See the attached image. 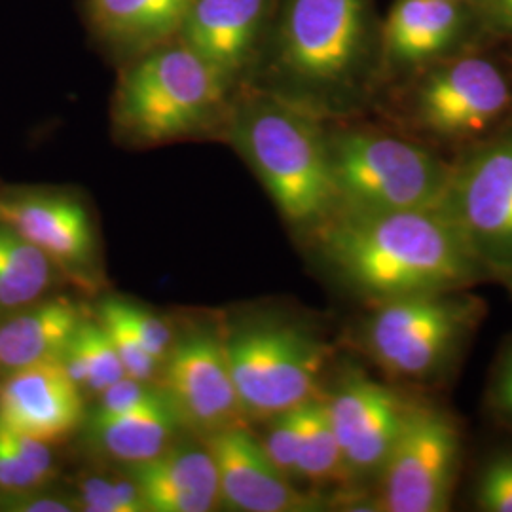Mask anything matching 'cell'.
<instances>
[{"label": "cell", "mask_w": 512, "mask_h": 512, "mask_svg": "<svg viewBox=\"0 0 512 512\" xmlns=\"http://www.w3.org/2000/svg\"><path fill=\"white\" fill-rule=\"evenodd\" d=\"M310 234L334 277L370 306L486 281L442 207L336 211Z\"/></svg>", "instance_id": "cell-1"}, {"label": "cell", "mask_w": 512, "mask_h": 512, "mask_svg": "<svg viewBox=\"0 0 512 512\" xmlns=\"http://www.w3.org/2000/svg\"><path fill=\"white\" fill-rule=\"evenodd\" d=\"M486 302L467 291L420 294L370 306L359 346L389 382L403 389H437L463 363Z\"/></svg>", "instance_id": "cell-2"}, {"label": "cell", "mask_w": 512, "mask_h": 512, "mask_svg": "<svg viewBox=\"0 0 512 512\" xmlns=\"http://www.w3.org/2000/svg\"><path fill=\"white\" fill-rule=\"evenodd\" d=\"M236 139L291 226L311 232L336 213L329 137L308 110L275 97L256 99L241 112Z\"/></svg>", "instance_id": "cell-3"}, {"label": "cell", "mask_w": 512, "mask_h": 512, "mask_svg": "<svg viewBox=\"0 0 512 512\" xmlns=\"http://www.w3.org/2000/svg\"><path fill=\"white\" fill-rule=\"evenodd\" d=\"M329 145L336 211L435 209L444 202L452 167L420 143L355 129L329 137Z\"/></svg>", "instance_id": "cell-4"}, {"label": "cell", "mask_w": 512, "mask_h": 512, "mask_svg": "<svg viewBox=\"0 0 512 512\" xmlns=\"http://www.w3.org/2000/svg\"><path fill=\"white\" fill-rule=\"evenodd\" d=\"M230 372L247 421H268L321 395L332 348L296 319H262L224 338Z\"/></svg>", "instance_id": "cell-5"}, {"label": "cell", "mask_w": 512, "mask_h": 512, "mask_svg": "<svg viewBox=\"0 0 512 512\" xmlns=\"http://www.w3.org/2000/svg\"><path fill=\"white\" fill-rule=\"evenodd\" d=\"M370 0H285L277 27V65L315 93L355 86L370 65Z\"/></svg>", "instance_id": "cell-6"}, {"label": "cell", "mask_w": 512, "mask_h": 512, "mask_svg": "<svg viewBox=\"0 0 512 512\" xmlns=\"http://www.w3.org/2000/svg\"><path fill=\"white\" fill-rule=\"evenodd\" d=\"M226 86L183 42L154 50L122 78L116 122L135 141H173L202 128Z\"/></svg>", "instance_id": "cell-7"}, {"label": "cell", "mask_w": 512, "mask_h": 512, "mask_svg": "<svg viewBox=\"0 0 512 512\" xmlns=\"http://www.w3.org/2000/svg\"><path fill=\"white\" fill-rule=\"evenodd\" d=\"M440 207L486 281L512 294V120L452 167Z\"/></svg>", "instance_id": "cell-8"}, {"label": "cell", "mask_w": 512, "mask_h": 512, "mask_svg": "<svg viewBox=\"0 0 512 512\" xmlns=\"http://www.w3.org/2000/svg\"><path fill=\"white\" fill-rule=\"evenodd\" d=\"M461 454V431L452 414L437 404L414 399L403 431L376 480L380 511H450Z\"/></svg>", "instance_id": "cell-9"}, {"label": "cell", "mask_w": 512, "mask_h": 512, "mask_svg": "<svg viewBox=\"0 0 512 512\" xmlns=\"http://www.w3.org/2000/svg\"><path fill=\"white\" fill-rule=\"evenodd\" d=\"M512 109V86L486 57L444 63L421 80L412 116L418 128L450 143L486 137Z\"/></svg>", "instance_id": "cell-10"}, {"label": "cell", "mask_w": 512, "mask_h": 512, "mask_svg": "<svg viewBox=\"0 0 512 512\" xmlns=\"http://www.w3.org/2000/svg\"><path fill=\"white\" fill-rule=\"evenodd\" d=\"M349 482H376L416 397L349 368L323 395Z\"/></svg>", "instance_id": "cell-11"}, {"label": "cell", "mask_w": 512, "mask_h": 512, "mask_svg": "<svg viewBox=\"0 0 512 512\" xmlns=\"http://www.w3.org/2000/svg\"><path fill=\"white\" fill-rule=\"evenodd\" d=\"M160 378L162 391L184 429L200 439L247 427L224 340L217 334L196 330L177 338Z\"/></svg>", "instance_id": "cell-12"}, {"label": "cell", "mask_w": 512, "mask_h": 512, "mask_svg": "<svg viewBox=\"0 0 512 512\" xmlns=\"http://www.w3.org/2000/svg\"><path fill=\"white\" fill-rule=\"evenodd\" d=\"M0 421L57 446L86 421L84 393L57 359L6 372L0 380Z\"/></svg>", "instance_id": "cell-13"}, {"label": "cell", "mask_w": 512, "mask_h": 512, "mask_svg": "<svg viewBox=\"0 0 512 512\" xmlns=\"http://www.w3.org/2000/svg\"><path fill=\"white\" fill-rule=\"evenodd\" d=\"M219 473L222 505L241 512L317 511L319 501L296 488L266 456L247 427L202 439Z\"/></svg>", "instance_id": "cell-14"}, {"label": "cell", "mask_w": 512, "mask_h": 512, "mask_svg": "<svg viewBox=\"0 0 512 512\" xmlns=\"http://www.w3.org/2000/svg\"><path fill=\"white\" fill-rule=\"evenodd\" d=\"M0 222L38 247L57 270L84 275L95 264L97 241L90 213L67 194H0Z\"/></svg>", "instance_id": "cell-15"}, {"label": "cell", "mask_w": 512, "mask_h": 512, "mask_svg": "<svg viewBox=\"0 0 512 512\" xmlns=\"http://www.w3.org/2000/svg\"><path fill=\"white\" fill-rule=\"evenodd\" d=\"M272 0H190L181 42L228 84L255 52Z\"/></svg>", "instance_id": "cell-16"}, {"label": "cell", "mask_w": 512, "mask_h": 512, "mask_svg": "<svg viewBox=\"0 0 512 512\" xmlns=\"http://www.w3.org/2000/svg\"><path fill=\"white\" fill-rule=\"evenodd\" d=\"M175 442L145 463L128 467L147 512H211L222 505L219 473L207 444Z\"/></svg>", "instance_id": "cell-17"}, {"label": "cell", "mask_w": 512, "mask_h": 512, "mask_svg": "<svg viewBox=\"0 0 512 512\" xmlns=\"http://www.w3.org/2000/svg\"><path fill=\"white\" fill-rule=\"evenodd\" d=\"M86 427L101 454L128 467L160 456L184 429L162 387H154L143 403L128 410L114 414L93 410Z\"/></svg>", "instance_id": "cell-18"}, {"label": "cell", "mask_w": 512, "mask_h": 512, "mask_svg": "<svg viewBox=\"0 0 512 512\" xmlns=\"http://www.w3.org/2000/svg\"><path fill=\"white\" fill-rule=\"evenodd\" d=\"M84 317L82 308L65 296H44L0 315V372L57 359Z\"/></svg>", "instance_id": "cell-19"}, {"label": "cell", "mask_w": 512, "mask_h": 512, "mask_svg": "<svg viewBox=\"0 0 512 512\" xmlns=\"http://www.w3.org/2000/svg\"><path fill=\"white\" fill-rule=\"evenodd\" d=\"M458 0H397L385 23V54L399 65H418L446 54L463 33Z\"/></svg>", "instance_id": "cell-20"}, {"label": "cell", "mask_w": 512, "mask_h": 512, "mask_svg": "<svg viewBox=\"0 0 512 512\" xmlns=\"http://www.w3.org/2000/svg\"><path fill=\"white\" fill-rule=\"evenodd\" d=\"M190 0H90L97 31L122 46H150L181 29Z\"/></svg>", "instance_id": "cell-21"}, {"label": "cell", "mask_w": 512, "mask_h": 512, "mask_svg": "<svg viewBox=\"0 0 512 512\" xmlns=\"http://www.w3.org/2000/svg\"><path fill=\"white\" fill-rule=\"evenodd\" d=\"M55 274L57 266L48 256L0 222V315L42 300Z\"/></svg>", "instance_id": "cell-22"}, {"label": "cell", "mask_w": 512, "mask_h": 512, "mask_svg": "<svg viewBox=\"0 0 512 512\" xmlns=\"http://www.w3.org/2000/svg\"><path fill=\"white\" fill-rule=\"evenodd\" d=\"M296 475L310 484L349 482L323 393L298 406Z\"/></svg>", "instance_id": "cell-23"}, {"label": "cell", "mask_w": 512, "mask_h": 512, "mask_svg": "<svg viewBox=\"0 0 512 512\" xmlns=\"http://www.w3.org/2000/svg\"><path fill=\"white\" fill-rule=\"evenodd\" d=\"M57 361L84 395L97 397L109 385L128 376L109 332L99 319L93 321L90 317L82 319Z\"/></svg>", "instance_id": "cell-24"}, {"label": "cell", "mask_w": 512, "mask_h": 512, "mask_svg": "<svg viewBox=\"0 0 512 512\" xmlns=\"http://www.w3.org/2000/svg\"><path fill=\"white\" fill-rule=\"evenodd\" d=\"M76 505L84 512H147L131 476H82L76 486Z\"/></svg>", "instance_id": "cell-25"}, {"label": "cell", "mask_w": 512, "mask_h": 512, "mask_svg": "<svg viewBox=\"0 0 512 512\" xmlns=\"http://www.w3.org/2000/svg\"><path fill=\"white\" fill-rule=\"evenodd\" d=\"M97 319L109 332L110 340L120 355V361L124 365L126 374L135 380L154 384L158 380V376L162 374V363H158L147 349L143 348V344L139 342L135 332L120 315V311L114 304V298L99 304Z\"/></svg>", "instance_id": "cell-26"}, {"label": "cell", "mask_w": 512, "mask_h": 512, "mask_svg": "<svg viewBox=\"0 0 512 512\" xmlns=\"http://www.w3.org/2000/svg\"><path fill=\"white\" fill-rule=\"evenodd\" d=\"M471 501L476 511L512 512V450L488 454L476 471Z\"/></svg>", "instance_id": "cell-27"}, {"label": "cell", "mask_w": 512, "mask_h": 512, "mask_svg": "<svg viewBox=\"0 0 512 512\" xmlns=\"http://www.w3.org/2000/svg\"><path fill=\"white\" fill-rule=\"evenodd\" d=\"M484 406L499 427L512 433V334L495 351L484 391Z\"/></svg>", "instance_id": "cell-28"}, {"label": "cell", "mask_w": 512, "mask_h": 512, "mask_svg": "<svg viewBox=\"0 0 512 512\" xmlns=\"http://www.w3.org/2000/svg\"><path fill=\"white\" fill-rule=\"evenodd\" d=\"M46 480L29 467L19 454L8 427L0 421V501L44 490Z\"/></svg>", "instance_id": "cell-29"}, {"label": "cell", "mask_w": 512, "mask_h": 512, "mask_svg": "<svg viewBox=\"0 0 512 512\" xmlns=\"http://www.w3.org/2000/svg\"><path fill=\"white\" fill-rule=\"evenodd\" d=\"M260 440L266 456L281 475L296 484V452H298V406L268 420V431Z\"/></svg>", "instance_id": "cell-30"}, {"label": "cell", "mask_w": 512, "mask_h": 512, "mask_svg": "<svg viewBox=\"0 0 512 512\" xmlns=\"http://www.w3.org/2000/svg\"><path fill=\"white\" fill-rule=\"evenodd\" d=\"M114 304L120 311V315L124 317V321L128 323L131 330L135 332V336L139 338V342L143 344V348L147 349L148 353L164 365L169 351L175 344V334L171 327L165 323L164 319L150 310H145L141 306L129 304L124 300H116Z\"/></svg>", "instance_id": "cell-31"}, {"label": "cell", "mask_w": 512, "mask_h": 512, "mask_svg": "<svg viewBox=\"0 0 512 512\" xmlns=\"http://www.w3.org/2000/svg\"><path fill=\"white\" fill-rule=\"evenodd\" d=\"M152 391H154V385L135 380L131 376H124L97 395L99 403L95 406V412L114 414V412L128 410L143 403Z\"/></svg>", "instance_id": "cell-32"}, {"label": "cell", "mask_w": 512, "mask_h": 512, "mask_svg": "<svg viewBox=\"0 0 512 512\" xmlns=\"http://www.w3.org/2000/svg\"><path fill=\"white\" fill-rule=\"evenodd\" d=\"M0 509L10 512H74L78 511V505L74 495H48L46 490H37L0 501Z\"/></svg>", "instance_id": "cell-33"}, {"label": "cell", "mask_w": 512, "mask_h": 512, "mask_svg": "<svg viewBox=\"0 0 512 512\" xmlns=\"http://www.w3.org/2000/svg\"><path fill=\"white\" fill-rule=\"evenodd\" d=\"M486 8L494 27L512 33V0H486Z\"/></svg>", "instance_id": "cell-34"}]
</instances>
